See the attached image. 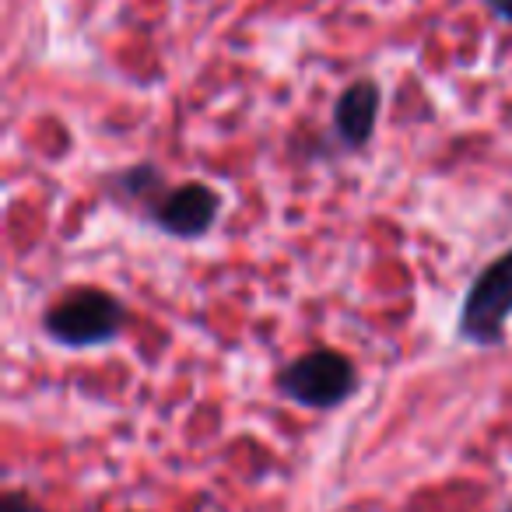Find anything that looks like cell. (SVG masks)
Returning a JSON list of instances; mask_svg holds the SVG:
<instances>
[{
  "instance_id": "cell-1",
  "label": "cell",
  "mask_w": 512,
  "mask_h": 512,
  "mask_svg": "<svg viewBox=\"0 0 512 512\" xmlns=\"http://www.w3.org/2000/svg\"><path fill=\"white\" fill-rule=\"evenodd\" d=\"M130 313L106 288H74L43 313V334L67 351L106 348L123 334Z\"/></svg>"
},
{
  "instance_id": "cell-2",
  "label": "cell",
  "mask_w": 512,
  "mask_h": 512,
  "mask_svg": "<svg viewBox=\"0 0 512 512\" xmlns=\"http://www.w3.org/2000/svg\"><path fill=\"white\" fill-rule=\"evenodd\" d=\"M362 386L355 362L344 351L313 348L278 372V393L306 411H337Z\"/></svg>"
},
{
  "instance_id": "cell-3",
  "label": "cell",
  "mask_w": 512,
  "mask_h": 512,
  "mask_svg": "<svg viewBox=\"0 0 512 512\" xmlns=\"http://www.w3.org/2000/svg\"><path fill=\"white\" fill-rule=\"evenodd\" d=\"M512 320V249L491 260L460 302L456 330L467 344L498 348L505 341V323Z\"/></svg>"
},
{
  "instance_id": "cell-4",
  "label": "cell",
  "mask_w": 512,
  "mask_h": 512,
  "mask_svg": "<svg viewBox=\"0 0 512 512\" xmlns=\"http://www.w3.org/2000/svg\"><path fill=\"white\" fill-rule=\"evenodd\" d=\"M221 214V193L207 183H179L148 211L151 225L172 239H200Z\"/></svg>"
},
{
  "instance_id": "cell-5",
  "label": "cell",
  "mask_w": 512,
  "mask_h": 512,
  "mask_svg": "<svg viewBox=\"0 0 512 512\" xmlns=\"http://www.w3.org/2000/svg\"><path fill=\"white\" fill-rule=\"evenodd\" d=\"M383 109V88L372 78H358L334 102V134L344 151H362L372 141Z\"/></svg>"
},
{
  "instance_id": "cell-6",
  "label": "cell",
  "mask_w": 512,
  "mask_h": 512,
  "mask_svg": "<svg viewBox=\"0 0 512 512\" xmlns=\"http://www.w3.org/2000/svg\"><path fill=\"white\" fill-rule=\"evenodd\" d=\"M116 190H120V197H134V200H148V211L158 204V200L165 197V179L162 172L155 169L151 162H141V165H130L127 172H120V176L113 179Z\"/></svg>"
},
{
  "instance_id": "cell-7",
  "label": "cell",
  "mask_w": 512,
  "mask_h": 512,
  "mask_svg": "<svg viewBox=\"0 0 512 512\" xmlns=\"http://www.w3.org/2000/svg\"><path fill=\"white\" fill-rule=\"evenodd\" d=\"M0 512H50V509H43L29 491L11 488L8 495H4V502H0Z\"/></svg>"
},
{
  "instance_id": "cell-8",
  "label": "cell",
  "mask_w": 512,
  "mask_h": 512,
  "mask_svg": "<svg viewBox=\"0 0 512 512\" xmlns=\"http://www.w3.org/2000/svg\"><path fill=\"white\" fill-rule=\"evenodd\" d=\"M484 8H488L498 22L512 25V0H484Z\"/></svg>"
}]
</instances>
